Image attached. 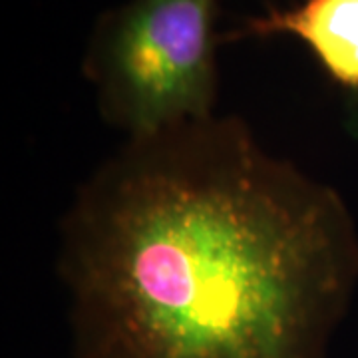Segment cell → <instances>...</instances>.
<instances>
[{"label": "cell", "mask_w": 358, "mask_h": 358, "mask_svg": "<svg viewBox=\"0 0 358 358\" xmlns=\"http://www.w3.org/2000/svg\"><path fill=\"white\" fill-rule=\"evenodd\" d=\"M58 271L76 358H327L358 229L341 193L215 114L124 141L78 189Z\"/></svg>", "instance_id": "cell-1"}, {"label": "cell", "mask_w": 358, "mask_h": 358, "mask_svg": "<svg viewBox=\"0 0 358 358\" xmlns=\"http://www.w3.org/2000/svg\"><path fill=\"white\" fill-rule=\"evenodd\" d=\"M217 0H128L92 30L84 76L126 140L215 115Z\"/></svg>", "instance_id": "cell-2"}, {"label": "cell", "mask_w": 358, "mask_h": 358, "mask_svg": "<svg viewBox=\"0 0 358 358\" xmlns=\"http://www.w3.org/2000/svg\"><path fill=\"white\" fill-rule=\"evenodd\" d=\"M268 36L301 40L334 84L358 92V0H301L293 8H268L219 34V42Z\"/></svg>", "instance_id": "cell-3"}]
</instances>
